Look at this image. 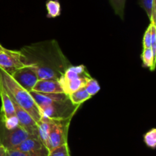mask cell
Returning a JSON list of instances; mask_svg holds the SVG:
<instances>
[{
  "mask_svg": "<svg viewBox=\"0 0 156 156\" xmlns=\"http://www.w3.org/2000/svg\"><path fill=\"white\" fill-rule=\"evenodd\" d=\"M0 146H1V145H0Z\"/></svg>",
  "mask_w": 156,
  "mask_h": 156,
  "instance_id": "26",
  "label": "cell"
},
{
  "mask_svg": "<svg viewBox=\"0 0 156 156\" xmlns=\"http://www.w3.org/2000/svg\"><path fill=\"white\" fill-rule=\"evenodd\" d=\"M143 141L149 148L155 149L156 146V129L155 128L148 131L143 136Z\"/></svg>",
  "mask_w": 156,
  "mask_h": 156,
  "instance_id": "21",
  "label": "cell"
},
{
  "mask_svg": "<svg viewBox=\"0 0 156 156\" xmlns=\"http://www.w3.org/2000/svg\"><path fill=\"white\" fill-rule=\"evenodd\" d=\"M91 97L92 96L88 94L85 87L79 89V90H76V91L69 95V98L70 101L76 106H80L81 104L85 102L88 99H91Z\"/></svg>",
  "mask_w": 156,
  "mask_h": 156,
  "instance_id": "14",
  "label": "cell"
},
{
  "mask_svg": "<svg viewBox=\"0 0 156 156\" xmlns=\"http://www.w3.org/2000/svg\"><path fill=\"white\" fill-rule=\"evenodd\" d=\"M151 47V24H149L145 32L143 39V49Z\"/></svg>",
  "mask_w": 156,
  "mask_h": 156,
  "instance_id": "23",
  "label": "cell"
},
{
  "mask_svg": "<svg viewBox=\"0 0 156 156\" xmlns=\"http://www.w3.org/2000/svg\"><path fill=\"white\" fill-rule=\"evenodd\" d=\"M72 119L53 120L49 136L47 148L51 151L63 144L68 143V132Z\"/></svg>",
  "mask_w": 156,
  "mask_h": 156,
  "instance_id": "6",
  "label": "cell"
},
{
  "mask_svg": "<svg viewBox=\"0 0 156 156\" xmlns=\"http://www.w3.org/2000/svg\"><path fill=\"white\" fill-rule=\"evenodd\" d=\"M47 156H70L69 148L68 143L63 144L59 147L49 151Z\"/></svg>",
  "mask_w": 156,
  "mask_h": 156,
  "instance_id": "22",
  "label": "cell"
},
{
  "mask_svg": "<svg viewBox=\"0 0 156 156\" xmlns=\"http://www.w3.org/2000/svg\"><path fill=\"white\" fill-rule=\"evenodd\" d=\"M0 156H6V149L3 146H0Z\"/></svg>",
  "mask_w": 156,
  "mask_h": 156,
  "instance_id": "24",
  "label": "cell"
},
{
  "mask_svg": "<svg viewBox=\"0 0 156 156\" xmlns=\"http://www.w3.org/2000/svg\"><path fill=\"white\" fill-rule=\"evenodd\" d=\"M18 125L27 133L31 136L37 137V124L33 117L26 110L21 108L16 102H13ZM38 138V137H37Z\"/></svg>",
  "mask_w": 156,
  "mask_h": 156,
  "instance_id": "10",
  "label": "cell"
},
{
  "mask_svg": "<svg viewBox=\"0 0 156 156\" xmlns=\"http://www.w3.org/2000/svg\"><path fill=\"white\" fill-rule=\"evenodd\" d=\"M79 106L74 105L70 101L68 95L62 93L53 102L41 109V113L44 117L53 120L73 119Z\"/></svg>",
  "mask_w": 156,
  "mask_h": 156,
  "instance_id": "4",
  "label": "cell"
},
{
  "mask_svg": "<svg viewBox=\"0 0 156 156\" xmlns=\"http://www.w3.org/2000/svg\"><path fill=\"white\" fill-rule=\"evenodd\" d=\"M84 87H85L86 91L88 93V94L91 96L97 94L101 89L99 83L98 82L97 80L93 78L92 76L87 81L86 84H85V86Z\"/></svg>",
  "mask_w": 156,
  "mask_h": 156,
  "instance_id": "20",
  "label": "cell"
},
{
  "mask_svg": "<svg viewBox=\"0 0 156 156\" xmlns=\"http://www.w3.org/2000/svg\"><path fill=\"white\" fill-rule=\"evenodd\" d=\"M126 1V0H109L115 14L122 19H123V17H124Z\"/></svg>",
  "mask_w": 156,
  "mask_h": 156,
  "instance_id": "19",
  "label": "cell"
},
{
  "mask_svg": "<svg viewBox=\"0 0 156 156\" xmlns=\"http://www.w3.org/2000/svg\"><path fill=\"white\" fill-rule=\"evenodd\" d=\"M32 91L42 93H63L59 80H38Z\"/></svg>",
  "mask_w": 156,
  "mask_h": 156,
  "instance_id": "11",
  "label": "cell"
},
{
  "mask_svg": "<svg viewBox=\"0 0 156 156\" xmlns=\"http://www.w3.org/2000/svg\"><path fill=\"white\" fill-rule=\"evenodd\" d=\"M47 18H56L61 14V6L58 0H48L46 2Z\"/></svg>",
  "mask_w": 156,
  "mask_h": 156,
  "instance_id": "17",
  "label": "cell"
},
{
  "mask_svg": "<svg viewBox=\"0 0 156 156\" xmlns=\"http://www.w3.org/2000/svg\"><path fill=\"white\" fill-rule=\"evenodd\" d=\"M3 49H4V47H3V46H2L1 44H0V52L2 51Z\"/></svg>",
  "mask_w": 156,
  "mask_h": 156,
  "instance_id": "25",
  "label": "cell"
},
{
  "mask_svg": "<svg viewBox=\"0 0 156 156\" xmlns=\"http://www.w3.org/2000/svg\"><path fill=\"white\" fill-rule=\"evenodd\" d=\"M0 98L2 101L0 119L3 125L8 129L16 128L19 125L15 115L14 104L8 93L1 85H0Z\"/></svg>",
  "mask_w": 156,
  "mask_h": 156,
  "instance_id": "7",
  "label": "cell"
},
{
  "mask_svg": "<svg viewBox=\"0 0 156 156\" xmlns=\"http://www.w3.org/2000/svg\"><path fill=\"white\" fill-rule=\"evenodd\" d=\"M11 76L20 86L28 92L32 91L37 81L38 80L36 72L29 66H24L18 69Z\"/></svg>",
  "mask_w": 156,
  "mask_h": 156,
  "instance_id": "9",
  "label": "cell"
},
{
  "mask_svg": "<svg viewBox=\"0 0 156 156\" xmlns=\"http://www.w3.org/2000/svg\"><path fill=\"white\" fill-rule=\"evenodd\" d=\"M37 137L47 148L49 136L51 129L53 119L42 116L41 119L37 122Z\"/></svg>",
  "mask_w": 156,
  "mask_h": 156,
  "instance_id": "13",
  "label": "cell"
},
{
  "mask_svg": "<svg viewBox=\"0 0 156 156\" xmlns=\"http://www.w3.org/2000/svg\"><path fill=\"white\" fill-rule=\"evenodd\" d=\"M48 153V150L33 153L24 152V151H18L16 149L6 150V156H47Z\"/></svg>",
  "mask_w": 156,
  "mask_h": 156,
  "instance_id": "18",
  "label": "cell"
},
{
  "mask_svg": "<svg viewBox=\"0 0 156 156\" xmlns=\"http://www.w3.org/2000/svg\"><path fill=\"white\" fill-rule=\"evenodd\" d=\"M25 66L23 63L22 54L20 50L5 48L0 52V68L12 75L15 70Z\"/></svg>",
  "mask_w": 156,
  "mask_h": 156,
  "instance_id": "8",
  "label": "cell"
},
{
  "mask_svg": "<svg viewBox=\"0 0 156 156\" xmlns=\"http://www.w3.org/2000/svg\"><path fill=\"white\" fill-rule=\"evenodd\" d=\"M155 58L156 57L153 54L151 47L143 49L141 54L143 67H148L151 71H153L155 67Z\"/></svg>",
  "mask_w": 156,
  "mask_h": 156,
  "instance_id": "15",
  "label": "cell"
},
{
  "mask_svg": "<svg viewBox=\"0 0 156 156\" xmlns=\"http://www.w3.org/2000/svg\"><path fill=\"white\" fill-rule=\"evenodd\" d=\"M15 149L24 152H39L48 150L41 140L37 137H30L23 141ZM49 151V150H48Z\"/></svg>",
  "mask_w": 156,
  "mask_h": 156,
  "instance_id": "12",
  "label": "cell"
},
{
  "mask_svg": "<svg viewBox=\"0 0 156 156\" xmlns=\"http://www.w3.org/2000/svg\"><path fill=\"white\" fill-rule=\"evenodd\" d=\"M30 137L35 136L27 133L19 125L15 128L8 129L0 119V145L6 150L15 149L23 141Z\"/></svg>",
  "mask_w": 156,
  "mask_h": 156,
  "instance_id": "5",
  "label": "cell"
},
{
  "mask_svg": "<svg viewBox=\"0 0 156 156\" xmlns=\"http://www.w3.org/2000/svg\"><path fill=\"white\" fill-rule=\"evenodd\" d=\"M20 51L24 64L34 69L38 80H59L71 65L55 40L25 46Z\"/></svg>",
  "mask_w": 156,
  "mask_h": 156,
  "instance_id": "1",
  "label": "cell"
},
{
  "mask_svg": "<svg viewBox=\"0 0 156 156\" xmlns=\"http://www.w3.org/2000/svg\"><path fill=\"white\" fill-rule=\"evenodd\" d=\"M0 85L4 88L10 99L27 112L37 122L41 119V110L30 92L20 86L11 75L0 68Z\"/></svg>",
  "mask_w": 156,
  "mask_h": 156,
  "instance_id": "2",
  "label": "cell"
},
{
  "mask_svg": "<svg viewBox=\"0 0 156 156\" xmlns=\"http://www.w3.org/2000/svg\"><path fill=\"white\" fill-rule=\"evenodd\" d=\"M91 77L86 67L81 65H70L59 79L63 93L69 96L79 89L85 86L87 81Z\"/></svg>",
  "mask_w": 156,
  "mask_h": 156,
  "instance_id": "3",
  "label": "cell"
},
{
  "mask_svg": "<svg viewBox=\"0 0 156 156\" xmlns=\"http://www.w3.org/2000/svg\"><path fill=\"white\" fill-rule=\"evenodd\" d=\"M139 4L142 9L146 12L149 21L155 20V0H139Z\"/></svg>",
  "mask_w": 156,
  "mask_h": 156,
  "instance_id": "16",
  "label": "cell"
}]
</instances>
